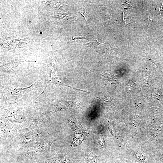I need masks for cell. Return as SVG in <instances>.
Here are the masks:
<instances>
[{
  "mask_svg": "<svg viewBox=\"0 0 163 163\" xmlns=\"http://www.w3.org/2000/svg\"><path fill=\"white\" fill-rule=\"evenodd\" d=\"M42 82L37 81L30 86L24 88L10 87L6 89V94L11 99H17L28 93L34 89L39 87Z\"/></svg>",
  "mask_w": 163,
  "mask_h": 163,
  "instance_id": "cell-1",
  "label": "cell"
},
{
  "mask_svg": "<svg viewBox=\"0 0 163 163\" xmlns=\"http://www.w3.org/2000/svg\"><path fill=\"white\" fill-rule=\"evenodd\" d=\"M57 58V54H54L52 57L50 68L51 79L47 82L46 85H47V84L48 83L50 82L53 84L54 86H65L74 89L78 91L84 92V90L67 85H66L61 82L59 81L56 76V69H55V64L56 60Z\"/></svg>",
  "mask_w": 163,
  "mask_h": 163,
  "instance_id": "cell-2",
  "label": "cell"
},
{
  "mask_svg": "<svg viewBox=\"0 0 163 163\" xmlns=\"http://www.w3.org/2000/svg\"><path fill=\"white\" fill-rule=\"evenodd\" d=\"M67 107L66 105L64 104H57V105H54L50 107L45 112H44L41 115V116H47L49 114L54 113L59 110H64L65 108Z\"/></svg>",
  "mask_w": 163,
  "mask_h": 163,
  "instance_id": "cell-3",
  "label": "cell"
},
{
  "mask_svg": "<svg viewBox=\"0 0 163 163\" xmlns=\"http://www.w3.org/2000/svg\"><path fill=\"white\" fill-rule=\"evenodd\" d=\"M48 145L45 142L37 143L29 149L30 151L34 153H39L48 150Z\"/></svg>",
  "mask_w": 163,
  "mask_h": 163,
  "instance_id": "cell-4",
  "label": "cell"
},
{
  "mask_svg": "<svg viewBox=\"0 0 163 163\" xmlns=\"http://www.w3.org/2000/svg\"><path fill=\"white\" fill-rule=\"evenodd\" d=\"M5 116L8 119L13 122L20 123L26 120L25 117L16 114L8 113Z\"/></svg>",
  "mask_w": 163,
  "mask_h": 163,
  "instance_id": "cell-5",
  "label": "cell"
},
{
  "mask_svg": "<svg viewBox=\"0 0 163 163\" xmlns=\"http://www.w3.org/2000/svg\"><path fill=\"white\" fill-rule=\"evenodd\" d=\"M36 137V134L33 133H26L22 142L23 145L25 146L30 145L34 141Z\"/></svg>",
  "mask_w": 163,
  "mask_h": 163,
  "instance_id": "cell-6",
  "label": "cell"
},
{
  "mask_svg": "<svg viewBox=\"0 0 163 163\" xmlns=\"http://www.w3.org/2000/svg\"><path fill=\"white\" fill-rule=\"evenodd\" d=\"M21 62H13L5 65L2 69V71L6 72L13 71Z\"/></svg>",
  "mask_w": 163,
  "mask_h": 163,
  "instance_id": "cell-7",
  "label": "cell"
},
{
  "mask_svg": "<svg viewBox=\"0 0 163 163\" xmlns=\"http://www.w3.org/2000/svg\"><path fill=\"white\" fill-rule=\"evenodd\" d=\"M64 102L67 107H75L80 104L78 101L75 100H66L64 101Z\"/></svg>",
  "mask_w": 163,
  "mask_h": 163,
  "instance_id": "cell-8",
  "label": "cell"
},
{
  "mask_svg": "<svg viewBox=\"0 0 163 163\" xmlns=\"http://www.w3.org/2000/svg\"><path fill=\"white\" fill-rule=\"evenodd\" d=\"M103 75L107 80L113 83L115 82L117 78L114 75L108 73L103 74Z\"/></svg>",
  "mask_w": 163,
  "mask_h": 163,
  "instance_id": "cell-9",
  "label": "cell"
},
{
  "mask_svg": "<svg viewBox=\"0 0 163 163\" xmlns=\"http://www.w3.org/2000/svg\"><path fill=\"white\" fill-rule=\"evenodd\" d=\"M57 139H56L54 140H49L45 141V142L48 145V151H50V149L51 146L52 144L55 142Z\"/></svg>",
  "mask_w": 163,
  "mask_h": 163,
  "instance_id": "cell-10",
  "label": "cell"
},
{
  "mask_svg": "<svg viewBox=\"0 0 163 163\" xmlns=\"http://www.w3.org/2000/svg\"><path fill=\"white\" fill-rule=\"evenodd\" d=\"M89 39H91V38H88V37H82L80 36H75L73 37V40H74L80 39H85L88 40Z\"/></svg>",
  "mask_w": 163,
  "mask_h": 163,
  "instance_id": "cell-11",
  "label": "cell"
}]
</instances>
